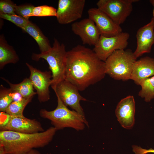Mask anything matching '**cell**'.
Instances as JSON below:
<instances>
[{
  "label": "cell",
  "mask_w": 154,
  "mask_h": 154,
  "mask_svg": "<svg viewBox=\"0 0 154 154\" xmlns=\"http://www.w3.org/2000/svg\"><path fill=\"white\" fill-rule=\"evenodd\" d=\"M105 62L93 50L78 44L67 51L64 80L84 90L105 77Z\"/></svg>",
  "instance_id": "cell-1"
},
{
  "label": "cell",
  "mask_w": 154,
  "mask_h": 154,
  "mask_svg": "<svg viewBox=\"0 0 154 154\" xmlns=\"http://www.w3.org/2000/svg\"><path fill=\"white\" fill-rule=\"evenodd\" d=\"M56 131L54 127L34 133L0 131V146L4 148L5 154H26L33 149L48 145Z\"/></svg>",
  "instance_id": "cell-2"
},
{
  "label": "cell",
  "mask_w": 154,
  "mask_h": 154,
  "mask_svg": "<svg viewBox=\"0 0 154 154\" xmlns=\"http://www.w3.org/2000/svg\"><path fill=\"white\" fill-rule=\"evenodd\" d=\"M57 97L56 108L50 111L41 109L39 112L41 117L50 120L57 131L69 127L79 131L84 129L86 125L89 126L84 116L74 110L68 109L60 99Z\"/></svg>",
  "instance_id": "cell-3"
},
{
  "label": "cell",
  "mask_w": 154,
  "mask_h": 154,
  "mask_svg": "<svg viewBox=\"0 0 154 154\" xmlns=\"http://www.w3.org/2000/svg\"><path fill=\"white\" fill-rule=\"evenodd\" d=\"M67 51L63 44L54 38L53 46L49 51L39 54L33 53L32 59L38 61L44 59L48 63L52 75L51 86L54 90L57 84L64 80Z\"/></svg>",
  "instance_id": "cell-4"
},
{
  "label": "cell",
  "mask_w": 154,
  "mask_h": 154,
  "mask_svg": "<svg viewBox=\"0 0 154 154\" xmlns=\"http://www.w3.org/2000/svg\"><path fill=\"white\" fill-rule=\"evenodd\" d=\"M136 60L130 49L116 50L105 62V73L116 80L131 79L133 65Z\"/></svg>",
  "instance_id": "cell-5"
},
{
  "label": "cell",
  "mask_w": 154,
  "mask_h": 154,
  "mask_svg": "<svg viewBox=\"0 0 154 154\" xmlns=\"http://www.w3.org/2000/svg\"><path fill=\"white\" fill-rule=\"evenodd\" d=\"M137 0H100L97 8L120 25L123 23L133 10V3Z\"/></svg>",
  "instance_id": "cell-6"
},
{
  "label": "cell",
  "mask_w": 154,
  "mask_h": 154,
  "mask_svg": "<svg viewBox=\"0 0 154 154\" xmlns=\"http://www.w3.org/2000/svg\"><path fill=\"white\" fill-rule=\"evenodd\" d=\"M129 36L128 33L123 32L110 37L100 35L93 50L100 60L105 62L115 51L126 48Z\"/></svg>",
  "instance_id": "cell-7"
},
{
  "label": "cell",
  "mask_w": 154,
  "mask_h": 154,
  "mask_svg": "<svg viewBox=\"0 0 154 154\" xmlns=\"http://www.w3.org/2000/svg\"><path fill=\"white\" fill-rule=\"evenodd\" d=\"M53 90L56 97L59 98L66 106H69L73 110L85 116L80 102L81 101H86L87 100L80 95L77 87L64 80L59 82Z\"/></svg>",
  "instance_id": "cell-8"
},
{
  "label": "cell",
  "mask_w": 154,
  "mask_h": 154,
  "mask_svg": "<svg viewBox=\"0 0 154 154\" xmlns=\"http://www.w3.org/2000/svg\"><path fill=\"white\" fill-rule=\"evenodd\" d=\"M85 2V0H59L56 17L58 23L68 24L80 18Z\"/></svg>",
  "instance_id": "cell-9"
},
{
  "label": "cell",
  "mask_w": 154,
  "mask_h": 154,
  "mask_svg": "<svg viewBox=\"0 0 154 154\" xmlns=\"http://www.w3.org/2000/svg\"><path fill=\"white\" fill-rule=\"evenodd\" d=\"M26 64L30 70L29 78L36 91L39 101L42 103L48 101L50 99L49 87L52 83L51 71H42L27 63Z\"/></svg>",
  "instance_id": "cell-10"
},
{
  "label": "cell",
  "mask_w": 154,
  "mask_h": 154,
  "mask_svg": "<svg viewBox=\"0 0 154 154\" xmlns=\"http://www.w3.org/2000/svg\"><path fill=\"white\" fill-rule=\"evenodd\" d=\"M6 114L7 118L4 123H0V131L25 133H34L44 131L40 123L35 119L12 117Z\"/></svg>",
  "instance_id": "cell-11"
},
{
  "label": "cell",
  "mask_w": 154,
  "mask_h": 154,
  "mask_svg": "<svg viewBox=\"0 0 154 154\" xmlns=\"http://www.w3.org/2000/svg\"><path fill=\"white\" fill-rule=\"evenodd\" d=\"M88 18L95 24L100 35L110 37L122 32L120 25L115 23L106 14L97 8H92L88 11Z\"/></svg>",
  "instance_id": "cell-12"
},
{
  "label": "cell",
  "mask_w": 154,
  "mask_h": 154,
  "mask_svg": "<svg viewBox=\"0 0 154 154\" xmlns=\"http://www.w3.org/2000/svg\"><path fill=\"white\" fill-rule=\"evenodd\" d=\"M71 27L72 31L80 37L83 44L94 46L100 36L94 23L89 18L74 22Z\"/></svg>",
  "instance_id": "cell-13"
},
{
  "label": "cell",
  "mask_w": 154,
  "mask_h": 154,
  "mask_svg": "<svg viewBox=\"0 0 154 154\" xmlns=\"http://www.w3.org/2000/svg\"><path fill=\"white\" fill-rule=\"evenodd\" d=\"M153 3V16L151 21L140 28L136 35L137 46L133 54L137 58L145 53L151 52L154 44V1Z\"/></svg>",
  "instance_id": "cell-14"
},
{
  "label": "cell",
  "mask_w": 154,
  "mask_h": 154,
  "mask_svg": "<svg viewBox=\"0 0 154 154\" xmlns=\"http://www.w3.org/2000/svg\"><path fill=\"white\" fill-rule=\"evenodd\" d=\"M135 105L133 96H129L122 99L117 104L115 114L121 126L128 129L132 128L135 123Z\"/></svg>",
  "instance_id": "cell-15"
},
{
  "label": "cell",
  "mask_w": 154,
  "mask_h": 154,
  "mask_svg": "<svg viewBox=\"0 0 154 154\" xmlns=\"http://www.w3.org/2000/svg\"><path fill=\"white\" fill-rule=\"evenodd\" d=\"M154 75V59L146 56L136 60L133 65L131 79L139 85L143 80Z\"/></svg>",
  "instance_id": "cell-16"
},
{
  "label": "cell",
  "mask_w": 154,
  "mask_h": 154,
  "mask_svg": "<svg viewBox=\"0 0 154 154\" xmlns=\"http://www.w3.org/2000/svg\"><path fill=\"white\" fill-rule=\"evenodd\" d=\"M22 29L35 39L38 46L40 53L46 52L50 49L52 47L49 40L35 24L30 21Z\"/></svg>",
  "instance_id": "cell-17"
},
{
  "label": "cell",
  "mask_w": 154,
  "mask_h": 154,
  "mask_svg": "<svg viewBox=\"0 0 154 154\" xmlns=\"http://www.w3.org/2000/svg\"><path fill=\"white\" fill-rule=\"evenodd\" d=\"M18 55L13 47L9 45L3 35L0 36V69L6 64H15L19 60Z\"/></svg>",
  "instance_id": "cell-18"
},
{
  "label": "cell",
  "mask_w": 154,
  "mask_h": 154,
  "mask_svg": "<svg viewBox=\"0 0 154 154\" xmlns=\"http://www.w3.org/2000/svg\"><path fill=\"white\" fill-rule=\"evenodd\" d=\"M1 78L9 85L10 89L13 92L19 93L23 98H27L34 97L37 94L34 91V88L29 78H26L20 83L13 84L3 77Z\"/></svg>",
  "instance_id": "cell-19"
},
{
  "label": "cell",
  "mask_w": 154,
  "mask_h": 154,
  "mask_svg": "<svg viewBox=\"0 0 154 154\" xmlns=\"http://www.w3.org/2000/svg\"><path fill=\"white\" fill-rule=\"evenodd\" d=\"M33 97L23 98L21 100L12 102L6 109L5 113L12 117H23V111L27 105L30 102Z\"/></svg>",
  "instance_id": "cell-20"
},
{
  "label": "cell",
  "mask_w": 154,
  "mask_h": 154,
  "mask_svg": "<svg viewBox=\"0 0 154 154\" xmlns=\"http://www.w3.org/2000/svg\"><path fill=\"white\" fill-rule=\"evenodd\" d=\"M139 85L141 88L138 95L146 102H150L154 98V75L143 80Z\"/></svg>",
  "instance_id": "cell-21"
},
{
  "label": "cell",
  "mask_w": 154,
  "mask_h": 154,
  "mask_svg": "<svg viewBox=\"0 0 154 154\" xmlns=\"http://www.w3.org/2000/svg\"><path fill=\"white\" fill-rule=\"evenodd\" d=\"M12 91L10 88L4 87L2 85L0 86V111L5 112L6 109L13 102Z\"/></svg>",
  "instance_id": "cell-22"
},
{
  "label": "cell",
  "mask_w": 154,
  "mask_h": 154,
  "mask_svg": "<svg viewBox=\"0 0 154 154\" xmlns=\"http://www.w3.org/2000/svg\"><path fill=\"white\" fill-rule=\"evenodd\" d=\"M57 9L54 7L47 5H42L35 7L31 17H56Z\"/></svg>",
  "instance_id": "cell-23"
},
{
  "label": "cell",
  "mask_w": 154,
  "mask_h": 154,
  "mask_svg": "<svg viewBox=\"0 0 154 154\" xmlns=\"http://www.w3.org/2000/svg\"><path fill=\"white\" fill-rule=\"evenodd\" d=\"M1 18L9 21L21 29L25 27L30 21L17 15H8L0 13Z\"/></svg>",
  "instance_id": "cell-24"
},
{
  "label": "cell",
  "mask_w": 154,
  "mask_h": 154,
  "mask_svg": "<svg viewBox=\"0 0 154 154\" xmlns=\"http://www.w3.org/2000/svg\"><path fill=\"white\" fill-rule=\"evenodd\" d=\"M35 7L31 4L17 5L15 8V13L16 15L29 20L31 17Z\"/></svg>",
  "instance_id": "cell-25"
},
{
  "label": "cell",
  "mask_w": 154,
  "mask_h": 154,
  "mask_svg": "<svg viewBox=\"0 0 154 154\" xmlns=\"http://www.w3.org/2000/svg\"><path fill=\"white\" fill-rule=\"evenodd\" d=\"M17 5L10 0H0V13L8 15H16L15 11Z\"/></svg>",
  "instance_id": "cell-26"
},
{
  "label": "cell",
  "mask_w": 154,
  "mask_h": 154,
  "mask_svg": "<svg viewBox=\"0 0 154 154\" xmlns=\"http://www.w3.org/2000/svg\"><path fill=\"white\" fill-rule=\"evenodd\" d=\"M132 148V151L135 154H147L150 153H154V149L152 148L146 149L137 145H133Z\"/></svg>",
  "instance_id": "cell-27"
},
{
  "label": "cell",
  "mask_w": 154,
  "mask_h": 154,
  "mask_svg": "<svg viewBox=\"0 0 154 154\" xmlns=\"http://www.w3.org/2000/svg\"><path fill=\"white\" fill-rule=\"evenodd\" d=\"M26 154H42L41 153H40L38 150L36 149H33L31 150L30 151H29V152L27 153Z\"/></svg>",
  "instance_id": "cell-28"
}]
</instances>
